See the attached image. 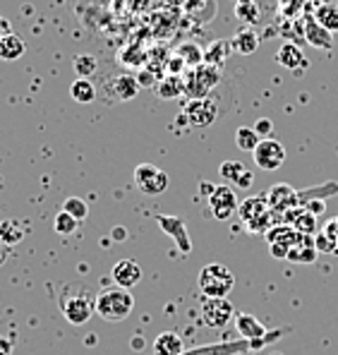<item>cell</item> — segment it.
Returning <instances> with one entry per match:
<instances>
[{"instance_id":"6da1fadb","label":"cell","mask_w":338,"mask_h":355,"mask_svg":"<svg viewBox=\"0 0 338 355\" xmlns=\"http://www.w3.org/2000/svg\"><path fill=\"white\" fill-rule=\"evenodd\" d=\"M134 310V295L127 288L113 286V288H101L96 293V315L103 322H123L132 315Z\"/></svg>"},{"instance_id":"7a4b0ae2","label":"cell","mask_w":338,"mask_h":355,"mask_svg":"<svg viewBox=\"0 0 338 355\" xmlns=\"http://www.w3.org/2000/svg\"><path fill=\"white\" fill-rule=\"evenodd\" d=\"M238 216H240L242 226H245L249 233H267L272 226H276V214L272 211L264 192L262 195L247 197L245 202H240Z\"/></svg>"},{"instance_id":"3957f363","label":"cell","mask_w":338,"mask_h":355,"mask_svg":"<svg viewBox=\"0 0 338 355\" xmlns=\"http://www.w3.org/2000/svg\"><path fill=\"white\" fill-rule=\"evenodd\" d=\"M197 286L204 297H228L235 288V274L223 264H206L197 276Z\"/></svg>"},{"instance_id":"277c9868","label":"cell","mask_w":338,"mask_h":355,"mask_svg":"<svg viewBox=\"0 0 338 355\" xmlns=\"http://www.w3.org/2000/svg\"><path fill=\"white\" fill-rule=\"evenodd\" d=\"M221 77H223L221 67H214V65H209V62H202V65H197V67H190V70L183 75L187 101L206 98L211 89L221 82Z\"/></svg>"},{"instance_id":"5b68a950","label":"cell","mask_w":338,"mask_h":355,"mask_svg":"<svg viewBox=\"0 0 338 355\" xmlns=\"http://www.w3.org/2000/svg\"><path fill=\"white\" fill-rule=\"evenodd\" d=\"M288 331L290 329H274L267 338H259V341H247V338H240V341H223V343H211V346L192 348V351H183L180 355H240L245 351H259V348L267 346V343L278 341V338Z\"/></svg>"},{"instance_id":"8992f818","label":"cell","mask_w":338,"mask_h":355,"mask_svg":"<svg viewBox=\"0 0 338 355\" xmlns=\"http://www.w3.org/2000/svg\"><path fill=\"white\" fill-rule=\"evenodd\" d=\"M60 310L65 320L75 327H84L96 312V297L87 288H77L75 293H62Z\"/></svg>"},{"instance_id":"52a82bcc","label":"cell","mask_w":338,"mask_h":355,"mask_svg":"<svg viewBox=\"0 0 338 355\" xmlns=\"http://www.w3.org/2000/svg\"><path fill=\"white\" fill-rule=\"evenodd\" d=\"M139 82L134 75H127V72H121V75H113V77H106L103 80L101 89H98V94H101L103 103H108V106H113V103H125V101H132L134 96L139 94Z\"/></svg>"},{"instance_id":"ba28073f","label":"cell","mask_w":338,"mask_h":355,"mask_svg":"<svg viewBox=\"0 0 338 355\" xmlns=\"http://www.w3.org/2000/svg\"><path fill=\"white\" fill-rule=\"evenodd\" d=\"M202 324L209 329H226L235 320V307L228 297H204L202 302Z\"/></svg>"},{"instance_id":"9c48e42d","label":"cell","mask_w":338,"mask_h":355,"mask_svg":"<svg viewBox=\"0 0 338 355\" xmlns=\"http://www.w3.org/2000/svg\"><path fill=\"white\" fill-rule=\"evenodd\" d=\"M206 205H209L211 216L218 218V221H228V218L238 216L240 202H238L235 190L223 182V185H216L214 190H211V195L206 197Z\"/></svg>"},{"instance_id":"30bf717a","label":"cell","mask_w":338,"mask_h":355,"mask_svg":"<svg viewBox=\"0 0 338 355\" xmlns=\"http://www.w3.org/2000/svg\"><path fill=\"white\" fill-rule=\"evenodd\" d=\"M134 185H137L139 192L149 197L163 195L168 190V175L161 168H156L154 164H139L134 168Z\"/></svg>"},{"instance_id":"8fae6325","label":"cell","mask_w":338,"mask_h":355,"mask_svg":"<svg viewBox=\"0 0 338 355\" xmlns=\"http://www.w3.org/2000/svg\"><path fill=\"white\" fill-rule=\"evenodd\" d=\"M183 116L187 118V125H190V128H209V125H214L218 118V103L211 96L195 98V101L185 103Z\"/></svg>"},{"instance_id":"7c38bea8","label":"cell","mask_w":338,"mask_h":355,"mask_svg":"<svg viewBox=\"0 0 338 355\" xmlns=\"http://www.w3.org/2000/svg\"><path fill=\"white\" fill-rule=\"evenodd\" d=\"M252 156H254L257 168L269 171V173H272V171H278L281 166L285 164V147L278 142V139L267 137L257 144V149L252 151Z\"/></svg>"},{"instance_id":"4fadbf2b","label":"cell","mask_w":338,"mask_h":355,"mask_svg":"<svg viewBox=\"0 0 338 355\" xmlns=\"http://www.w3.org/2000/svg\"><path fill=\"white\" fill-rule=\"evenodd\" d=\"M264 238H267L269 243V250H272V254L276 259H285L290 252V248L295 245V240L300 238V233L295 231L293 226H285V223H276V226H272L267 233H264Z\"/></svg>"},{"instance_id":"5bb4252c","label":"cell","mask_w":338,"mask_h":355,"mask_svg":"<svg viewBox=\"0 0 338 355\" xmlns=\"http://www.w3.org/2000/svg\"><path fill=\"white\" fill-rule=\"evenodd\" d=\"M264 197H267L269 207H272V211L276 214V216L288 211V209L298 207V190L285 185V182H278V185L269 187V190L264 192Z\"/></svg>"},{"instance_id":"9a60e30c","label":"cell","mask_w":338,"mask_h":355,"mask_svg":"<svg viewBox=\"0 0 338 355\" xmlns=\"http://www.w3.org/2000/svg\"><path fill=\"white\" fill-rule=\"evenodd\" d=\"M276 62L288 72H295V75H300V72H305L310 67V60L305 58L303 49L298 44H293V41L281 44V49L276 51Z\"/></svg>"},{"instance_id":"2e32d148","label":"cell","mask_w":338,"mask_h":355,"mask_svg":"<svg viewBox=\"0 0 338 355\" xmlns=\"http://www.w3.org/2000/svg\"><path fill=\"white\" fill-rule=\"evenodd\" d=\"M218 175L226 180V185H233V187H238V190H247L254 182L252 171H247L240 161H223V164L218 166Z\"/></svg>"},{"instance_id":"e0dca14e","label":"cell","mask_w":338,"mask_h":355,"mask_svg":"<svg viewBox=\"0 0 338 355\" xmlns=\"http://www.w3.org/2000/svg\"><path fill=\"white\" fill-rule=\"evenodd\" d=\"M303 36L305 41L312 46V49H319V51H329L334 46V34L329 29H324L319 22L314 19V15H305V22H303Z\"/></svg>"},{"instance_id":"ac0fdd59","label":"cell","mask_w":338,"mask_h":355,"mask_svg":"<svg viewBox=\"0 0 338 355\" xmlns=\"http://www.w3.org/2000/svg\"><path fill=\"white\" fill-rule=\"evenodd\" d=\"M111 279H113V284L121 286V288L132 291L134 286L142 281V266L134 262V259H121V262L113 266Z\"/></svg>"},{"instance_id":"d6986e66","label":"cell","mask_w":338,"mask_h":355,"mask_svg":"<svg viewBox=\"0 0 338 355\" xmlns=\"http://www.w3.org/2000/svg\"><path fill=\"white\" fill-rule=\"evenodd\" d=\"M317 257H319V252H317V248H314V236H303V233H300V238L295 240V245L290 248L285 259L293 264H312V262H317Z\"/></svg>"},{"instance_id":"ffe728a7","label":"cell","mask_w":338,"mask_h":355,"mask_svg":"<svg viewBox=\"0 0 338 355\" xmlns=\"http://www.w3.org/2000/svg\"><path fill=\"white\" fill-rule=\"evenodd\" d=\"M235 329L242 338H247V341H259V338L269 336L267 327H264L254 315H247V312H240V315L235 317Z\"/></svg>"},{"instance_id":"44dd1931","label":"cell","mask_w":338,"mask_h":355,"mask_svg":"<svg viewBox=\"0 0 338 355\" xmlns=\"http://www.w3.org/2000/svg\"><path fill=\"white\" fill-rule=\"evenodd\" d=\"M231 49L238 55H252L259 49V36L252 27H240L233 34L231 39Z\"/></svg>"},{"instance_id":"7402d4cb","label":"cell","mask_w":338,"mask_h":355,"mask_svg":"<svg viewBox=\"0 0 338 355\" xmlns=\"http://www.w3.org/2000/svg\"><path fill=\"white\" fill-rule=\"evenodd\" d=\"M156 221H159V226L163 228L166 233H170V236H173V240L178 243V248H180V252H190L192 243L185 238L187 233H185L183 218H175V216H156Z\"/></svg>"},{"instance_id":"603a6c76","label":"cell","mask_w":338,"mask_h":355,"mask_svg":"<svg viewBox=\"0 0 338 355\" xmlns=\"http://www.w3.org/2000/svg\"><path fill=\"white\" fill-rule=\"evenodd\" d=\"M27 53V44H24L22 36L12 34V31H8V34L0 36V60H19L22 55Z\"/></svg>"},{"instance_id":"cb8c5ba5","label":"cell","mask_w":338,"mask_h":355,"mask_svg":"<svg viewBox=\"0 0 338 355\" xmlns=\"http://www.w3.org/2000/svg\"><path fill=\"white\" fill-rule=\"evenodd\" d=\"M233 15L238 17V22H242V27H252L262 19V8L257 0H235Z\"/></svg>"},{"instance_id":"d4e9b609","label":"cell","mask_w":338,"mask_h":355,"mask_svg":"<svg viewBox=\"0 0 338 355\" xmlns=\"http://www.w3.org/2000/svg\"><path fill=\"white\" fill-rule=\"evenodd\" d=\"M156 94H159V98H180L185 96V80L183 75H166L161 77L159 82H156Z\"/></svg>"},{"instance_id":"484cf974","label":"cell","mask_w":338,"mask_h":355,"mask_svg":"<svg viewBox=\"0 0 338 355\" xmlns=\"http://www.w3.org/2000/svg\"><path fill=\"white\" fill-rule=\"evenodd\" d=\"M183 351H185V343L175 331H163L154 338V353L156 355H180Z\"/></svg>"},{"instance_id":"4316f807","label":"cell","mask_w":338,"mask_h":355,"mask_svg":"<svg viewBox=\"0 0 338 355\" xmlns=\"http://www.w3.org/2000/svg\"><path fill=\"white\" fill-rule=\"evenodd\" d=\"M70 96L72 101L82 103V106H87V103H94L98 96V89L94 87L91 80H84V77H77L75 82L70 85Z\"/></svg>"},{"instance_id":"83f0119b","label":"cell","mask_w":338,"mask_h":355,"mask_svg":"<svg viewBox=\"0 0 338 355\" xmlns=\"http://www.w3.org/2000/svg\"><path fill=\"white\" fill-rule=\"evenodd\" d=\"M27 238V226L19 221H15V218H8V221L0 223V243L8 245V248H12V245L22 243V240Z\"/></svg>"},{"instance_id":"f1b7e54d","label":"cell","mask_w":338,"mask_h":355,"mask_svg":"<svg viewBox=\"0 0 338 355\" xmlns=\"http://www.w3.org/2000/svg\"><path fill=\"white\" fill-rule=\"evenodd\" d=\"M231 53H233L231 39H218L214 44H209V49L204 51V62H209V65L221 67L223 70V65H226V60Z\"/></svg>"},{"instance_id":"f546056e","label":"cell","mask_w":338,"mask_h":355,"mask_svg":"<svg viewBox=\"0 0 338 355\" xmlns=\"http://www.w3.org/2000/svg\"><path fill=\"white\" fill-rule=\"evenodd\" d=\"M314 19L321 24L324 29H329L331 34L338 31V5L336 3H324L314 10Z\"/></svg>"},{"instance_id":"4dcf8cb0","label":"cell","mask_w":338,"mask_h":355,"mask_svg":"<svg viewBox=\"0 0 338 355\" xmlns=\"http://www.w3.org/2000/svg\"><path fill=\"white\" fill-rule=\"evenodd\" d=\"M259 142H262V137L254 132V128H247V125H242V128L235 130V147L240 149V151H249V154H252V151L257 149Z\"/></svg>"},{"instance_id":"1f68e13d","label":"cell","mask_w":338,"mask_h":355,"mask_svg":"<svg viewBox=\"0 0 338 355\" xmlns=\"http://www.w3.org/2000/svg\"><path fill=\"white\" fill-rule=\"evenodd\" d=\"M175 55H180V58L185 60L187 70H190V67L202 65V62H204V51H202L197 44H180V46H178V51H175Z\"/></svg>"},{"instance_id":"d6a6232c","label":"cell","mask_w":338,"mask_h":355,"mask_svg":"<svg viewBox=\"0 0 338 355\" xmlns=\"http://www.w3.org/2000/svg\"><path fill=\"white\" fill-rule=\"evenodd\" d=\"M72 70L77 72V77H84V80H91V75L98 70V60L94 58V55H89V53L75 55V60H72Z\"/></svg>"},{"instance_id":"836d02e7","label":"cell","mask_w":338,"mask_h":355,"mask_svg":"<svg viewBox=\"0 0 338 355\" xmlns=\"http://www.w3.org/2000/svg\"><path fill=\"white\" fill-rule=\"evenodd\" d=\"M80 228V221H77L75 216H70L67 211H62L60 209V214H55V218H53V231L58 233V236H72V233Z\"/></svg>"},{"instance_id":"e575fe53","label":"cell","mask_w":338,"mask_h":355,"mask_svg":"<svg viewBox=\"0 0 338 355\" xmlns=\"http://www.w3.org/2000/svg\"><path fill=\"white\" fill-rule=\"evenodd\" d=\"M62 211L75 216L77 221H84V218L89 216V207H87V202L82 200V197H67V200L62 202Z\"/></svg>"},{"instance_id":"d590c367","label":"cell","mask_w":338,"mask_h":355,"mask_svg":"<svg viewBox=\"0 0 338 355\" xmlns=\"http://www.w3.org/2000/svg\"><path fill=\"white\" fill-rule=\"evenodd\" d=\"M314 248L319 254H338V243L334 238H329L326 233H314Z\"/></svg>"},{"instance_id":"8d00e7d4","label":"cell","mask_w":338,"mask_h":355,"mask_svg":"<svg viewBox=\"0 0 338 355\" xmlns=\"http://www.w3.org/2000/svg\"><path fill=\"white\" fill-rule=\"evenodd\" d=\"M254 132H257L262 139L272 137V132H274V123H272V120H269V118H259L257 123H254Z\"/></svg>"},{"instance_id":"74e56055","label":"cell","mask_w":338,"mask_h":355,"mask_svg":"<svg viewBox=\"0 0 338 355\" xmlns=\"http://www.w3.org/2000/svg\"><path fill=\"white\" fill-rule=\"evenodd\" d=\"M321 233H326L329 238H334L338 243V216H331L324 221V226H321Z\"/></svg>"},{"instance_id":"f35d334b","label":"cell","mask_w":338,"mask_h":355,"mask_svg":"<svg viewBox=\"0 0 338 355\" xmlns=\"http://www.w3.org/2000/svg\"><path fill=\"white\" fill-rule=\"evenodd\" d=\"M137 82H139V87H142V89H147V87H156V82H159V80H156L149 70H142L137 75Z\"/></svg>"},{"instance_id":"ab89813d","label":"cell","mask_w":338,"mask_h":355,"mask_svg":"<svg viewBox=\"0 0 338 355\" xmlns=\"http://www.w3.org/2000/svg\"><path fill=\"white\" fill-rule=\"evenodd\" d=\"M10 353H12V343L0 336V355H10Z\"/></svg>"},{"instance_id":"60d3db41","label":"cell","mask_w":338,"mask_h":355,"mask_svg":"<svg viewBox=\"0 0 338 355\" xmlns=\"http://www.w3.org/2000/svg\"><path fill=\"white\" fill-rule=\"evenodd\" d=\"M8 31H10V22H8V19H3V17H0V36H3V34H8Z\"/></svg>"},{"instance_id":"b9f144b4","label":"cell","mask_w":338,"mask_h":355,"mask_svg":"<svg viewBox=\"0 0 338 355\" xmlns=\"http://www.w3.org/2000/svg\"><path fill=\"white\" fill-rule=\"evenodd\" d=\"M113 238H116V240H125V228H116V231H113Z\"/></svg>"},{"instance_id":"7bdbcfd3","label":"cell","mask_w":338,"mask_h":355,"mask_svg":"<svg viewBox=\"0 0 338 355\" xmlns=\"http://www.w3.org/2000/svg\"><path fill=\"white\" fill-rule=\"evenodd\" d=\"M5 248H8V245L0 243V264H3V259H5V252H8V250H5Z\"/></svg>"},{"instance_id":"ee69618b","label":"cell","mask_w":338,"mask_h":355,"mask_svg":"<svg viewBox=\"0 0 338 355\" xmlns=\"http://www.w3.org/2000/svg\"><path fill=\"white\" fill-rule=\"evenodd\" d=\"M336 257H338V254H336Z\"/></svg>"}]
</instances>
